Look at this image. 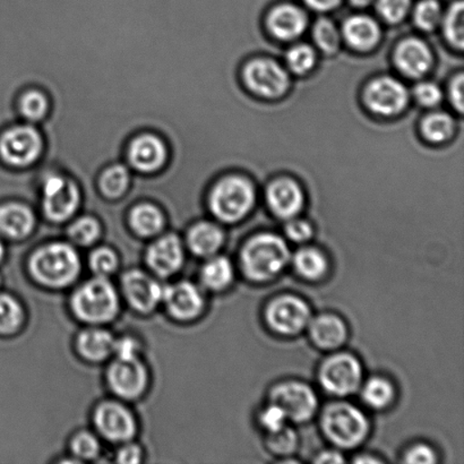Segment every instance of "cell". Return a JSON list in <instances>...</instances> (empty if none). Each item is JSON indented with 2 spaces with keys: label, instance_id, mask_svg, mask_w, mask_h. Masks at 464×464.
Returning a JSON list of instances; mask_svg holds the SVG:
<instances>
[{
  "label": "cell",
  "instance_id": "cell-1",
  "mask_svg": "<svg viewBox=\"0 0 464 464\" xmlns=\"http://www.w3.org/2000/svg\"><path fill=\"white\" fill-rule=\"evenodd\" d=\"M245 276L255 282L270 281L285 270L290 250L281 237L262 234L246 243L240 254Z\"/></svg>",
  "mask_w": 464,
  "mask_h": 464
},
{
  "label": "cell",
  "instance_id": "cell-2",
  "mask_svg": "<svg viewBox=\"0 0 464 464\" xmlns=\"http://www.w3.org/2000/svg\"><path fill=\"white\" fill-rule=\"evenodd\" d=\"M81 261L72 246L54 243L36 250L30 259V271L41 285L63 288L79 276Z\"/></svg>",
  "mask_w": 464,
  "mask_h": 464
},
{
  "label": "cell",
  "instance_id": "cell-3",
  "mask_svg": "<svg viewBox=\"0 0 464 464\" xmlns=\"http://www.w3.org/2000/svg\"><path fill=\"white\" fill-rule=\"evenodd\" d=\"M44 151V135L30 122L0 130V162L11 169L24 170L36 165Z\"/></svg>",
  "mask_w": 464,
  "mask_h": 464
},
{
  "label": "cell",
  "instance_id": "cell-4",
  "mask_svg": "<svg viewBox=\"0 0 464 464\" xmlns=\"http://www.w3.org/2000/svg\"><path fill=\"white\" fill-rule=\"evenodd\" d=\"M322 429L336 447L353 449L366 440L370 421L365 413L353 404L332 403L323 412Z\"/></svg>",
  "mask_w": 464,
  "mask_h": 464
},
{
  "label": "cell",
  "instance_id": "cell-5",
  "mask_svg": "<svg viewBox=\"0 0 464 464\" xmlns=\"http://www.w3.org/2000/svg\"><path fill=\"white\" fill-rule=\"evenodd\" d=\"M255 203L253 186L240 177L222 179L211 190L208 208L218 220L234 224L252 210Z\"/></svg>",
  "mask_w": 464,
  "mask_h": 464
},
{
  "label": "cell",
  "instance_id": "cell-6",
  "mask_svg": "<svg viewBox=\"0 0 464 464\" xmlns=\"http://www.w3.org/2000/svg\"><path fill=\"white\" fill-rule=\"evenodd\" d=\"M118 295L106 277L86 282L72 295V307L81 321L104 323L111 321L118 312Z\"/></svg>",
  "mask_w": 464,
  "mask_h": 464
},
{
  "label": "cell",
  "instance_id": "cell-7",
  "mask_svg": "<svg viewBox=\"0 0 464 464\" xmlns=\"http://www.w3.org/2000/svg\"><path fill=\"white\" fill-rule=\"evenodd\" d=\"M43 211L50 221L71 219L82 202L80 186L74 179L59 172H48L40 181Z\"/></svg>",
  "mask_w": 464,
  "mask_h": 464
},
{
  "label": "cell",
  "instance_id": "cell-8",
  "mask_svg": "<svg viewBox=\"0 0 464 464\" xmlns=\"http://www.w3.org/2000/svg\"><path fill=\"white\" fill-rule=\"evenodd\" d=\"M318 377L327 392L336 397H347L356 392L362 384V363L353 354H334L322 363Z\"/></svg>",
  "mask_w": 464,
  "mask_h": 464
},
{
  "label": "cell",
  "instance_id": "cell-9",
  "mask_svg": "<svg viewBox=\"0 0 464 464\" xmlns=\"http://www.w3.org/2000/svg\"><path fill=\"white\" fill-rule=\"evenodd\" d=\"M271 403L276 404L285 413L286 420L304 422L315 415L318 400L311 386L300 382H285L273 388Z\"/></svg>",
  "mask_w": 464,
  "mask_h": 464
},
{
  "label": "cell",
  "instance_id": "cell-10",
  "mask_svg": "<svg viewBox=\"0 0 464 464\" xmlns=\"http://www.w3.org/2000/svg\"><path fill=\"white\" fill-rule=\"evenodd\" d=\"M168 159L169 151L167 144L156 134H140L127 145L126 160L138 175H156L165 168Z\"/></svg>",
  "mask_w": 464,
  "mask_h": 464
},
{
  "label": "cell",
  "instance_id": "cell-11",
  "mask_svg": "<svg viewBox=\"0 0 464 464\" xmlns=\"http://www.w3.org/2000/svg\"><path fill=\"white\" fill-rule=\"evenodd\" d=\"M266 317L273 331L280 334L294 335L309 324L312 313L304 300L285 295L267 304Z\"/></svg>",
  "mask_w": 464,
  "mask_h": 464
},
{
  "label": "cell",
  "instance_id": "cell-12",
  "mask_svg": "<svg viewBox=\"0 0 464 464\" xmlns=\"http://www.w3.org/2000/svg\"><path fill=\"white\" fill-rule=\"evenodd\" d=\"M245 80L250 90L266 98L280 97L289 86V77L284 68L266 59L250 63L245 70Z\"/></svg>",
  "mask_w": 464,
  "mask_h": 464
},
{
  "label": "cell",
  "instance_id": "cell-13",
  "mask_svg": "<svg viewBox=\"0 0 464 464\" xmlns=\"http://www.w3.org/2000/svg\"><path fill=\"white\" fill-rule=\"evenodd\" d=\"M365 97L367 106L382 116L397 115L406 108L409 100L406 86L391 77H381L372 82Z\"/></svg>",
  "mask_w": 464,
  "mask_h": 464
},
{
  "label": "cell",
  "instance_id": "cell-14",
  "mask_svg": "<svg viewBox=\"0 0 464 464\" xmlns=\"http://www.w3.org/2000/svg\"><path fill=\"white\" fill-rule=\"evenodd\" d=\"M108 381L117 395L124 399H135L147 388V370L138 358H118L109 368Z\"/></svg>",
  "mask_w": 464,
  "mask_h": 464
},
{
  "label": "cell",
  "instance_id": "cell-15",
  "mask_svg": "<svg viewBox=\"0 0 464 464\" xmlns=\"http://www.w3.org/2000/svg\"><path fill=\"white\" fill-rule=\"evenodd\" d=\"M94 421L100 433L113 442H125L136 433L133 415L120 403L102 404L95 411Z\"/></svg>",
  "mask_w": 464,
  "mask_h": 464
},
{
  "label": "cell",
  "instance_id": "cell-16",
  "mask_svg": "<svg viewBox=\"0 0 464 464\" xmlns=\"http://www.w3.org/2000/svg\"><path fill=\"white\" fill-rule=\"evenodd\" d=\"M122 289L131 306L140 312L152 311L162 300L163 286L140 271L127 272L122 277Z\"/></svg>",
  "mask_w": 464,
  "mask_h": 464
},
{
  "label": "cell",
  "instance_id": "cell-17",
  "mask_svg": "<svg viewBox=\"0 0 464 464\" xmlns=\"http://www.w3.org/2000/svg\"><path fill=\"white\" fill-rule=\"evenodd\" d=\"M163 302L172 317L180 321H189L198 317L203 309V297L197 285L189 282H180L175 285L163 286Z\"/></svg>",
  "mask_w": 464,
  "mask_h": 464
},
{
  "label": "cell",
  "instance_id": "cell-18",
  "mask_svg": "<svg viewBox=\"0 0 464 464\" xmlns=\"http://www.w3.org/2000/svg\"><path fill=\"white\" fill-rule=\"evenodd\" d=\"M149 266L159 276H170L179 270L184 261L183 247L179 237L167 235L158 239L148 250Z\"/></svg>",
  "mask_w": 464,
  "mask_h": 464
},
{
  "label": "cell",
  "instance_id": "cell-19",
  "mask_svg": "<svg viewBox=\"0 0 464 464\" xmlns=\"http://www.w3.org/2000/svg\"><path fill=\"white\" fill-rule=\"evenodd\" d=\"M267 203L276 216L282 219H293L302 210V189L290 179L276 180L267 189Z\"/></svg>",
  "mask_w": 464,
  "mask_h": 464
},
{
  "label": "cell",
  "instance_id": "cell-20",
  "mask_svg": "<svg viewBox=\"0 0 464 464\" xmlns=\"http://www.w3.org/2000/svg\"><path fill=\"white\" fill-rule=\"evenodd\" d=\"M34 226V213L25 204L15 201L0 204V235L12 239L25 238Z\"/></svg>",
  "mask_w": 464,
  "mask_h": 464
},
{
  "label": "cell",
  "instance_id": "cell-21",
  "mask_svg": "<svg viewBox=\"0 0 464 464\" xmlns=\"http://www.w3.org/2000/svg\"><path fill=\"white\" fill-rule=\"evenodd\" d=\"M309 334L317 347L334 350L345 343L348 329L343 318L332 314H323L309 322Z\"/></svg>",
  "mask_w": 464,
  "mask_h": 464
},
{
  "label": "cell",
  "instance_id": "cell-22",
  "mask_svg": "<svg viewBox=\"0 0 464 464\" xmlns=\"http://www.w3.org/2000/svg\"><path fill=\"white\" fill-rule=\"evenodd\" d=\"M399 70L411 77H420L430 70L431 54L429 47L418 39L404 40L395 53Z\"/></svg>",
  "mask_w": 464,
  "mask_h": 464
},
{
  "label": "cell",
  "instance_id": "cell-23",
  "mask_svg": "<svg viewBox=\"0 0 464 464\" xmlns=\"http://www.w3.org/2000/svg\"><path fill=\"white\" fill-rule=\"evenodd\" d=\"M307 18L299 8L291 5L276 7L268 16V26L276 38L293 40L306 29Z\"/></svg>",
  "mask_w": 464,
  "mask_h": 464
},
{
  "label": "cell",
  "instance_id": "cell-24",
  "mask_svg": "<svg viewBox=\"0 0 464 464\" xmlns=\"http://www.w3.org/2000/svg\"><path fill=\"white\" fill-rule=\"evenodd\" d=\"M224 232L212 222H198L190 228L188 243L190 250L198 256H212L224 244Z\"/></svg>",
  "mask_w": 464,
  "mask_h": 464
},
{
  "label": "cell",
  "instance_id": "cell-25",
  "mask_svg": "<svg viewBox=\"0 0 464 464\" xmlns=\"http://www.w3.org/2000/svg\"><path fill=\"white\" fill-rule=\"evenodd\" d=\"M343 35L349 44L359 50H367L379 43L381 30L371 17L353 16L344 23Z\"/></svg>",
  "mask_w": 464,
  "mask_h": 464
},
{
  "label": "cell",
  "instance_id": "cell-26",
  "mask_svg": "<svg viewBox=\"0 0 464 464\" xmlns=\"http://www.w3.org/2000/svg\"><path fill=\"white\" fill-rule=\"evenodd\" d=\"M100 193L108 199H118L129 192L131 184V174L124 163H112L98 176Z\"/></svg>",
  "mask_w": 464,
  "mask_h": 464
},
{
  "label": "cell",
  "instance_id": "cell-27",
  "mask_svg": "<svg viewBox=\"0 0 464 464\" xmlns=\"http://www.w3.org/2000/svg\"><path fill=\"white\" fill-rule=\"evenodd\" d=\"M115 339L108 331L86 330L77 339V348L82 356L89 361L99 362L106 359L115 349Z\"/></svg>",
  "mask_w": 464,
  "mask_h": 464
},
{
  "label": "cell",
  "instance_id": "cell-28",
  "mask_svg": "<svg viewBox=\"0 0 464 464\" xmlns=\"http://www.w3.org/2000/svg\"><path fill=\"white\" fill-rule=\"evenodd\" d=\"M129 221L136 234L142 237L156 236L165 226V216L152 203H140L131 208Z\"/></svg>",
  "mask_w": 464,
  "mask_h": 464
},
{
  "label": "cell",
  "instance_id": "cell-29",
  "mask_svg": "<svg viewBox=\"0 0 464 464\" xmlns=\"http://www.w3.org/2000/svg\"><path fill=\"white\" fill-rule=\"evenodd\" d=\"M17 115L30 124L47 120L50 111V100L43 90L30 89L20 94L16 100Z\"/></svg>",
  "mask_w": 464,
  "mask_h": 464
},
{
  "label": "cell",
  "instance_id": "cell-30",
  "mask_svg": "<svg viewBox=\"0 0 464 464\" xmlns=\"http://www.w3.org/2000/svg\"><path fill=\"white\" fill-rule=\"evenodd\" d=\"M294 266L299 275L307 280L321 279L329 268L325 255L312 247L299 249L295 254Z\"/></svg>",
  "mask_w": 464,
  "mask_h": 464
},
{
  "label": "cell",
  "instance_id": "cell-31",
  "mask_svg": "<svg viewBox=\"0 0 464 464\" xmlns=\"http://www.w3.org/2000/svg\"><path fill=\"white\" fill-rule=\"evenodd\" d=\"M234 266L228 258L217 256L210 259L202 270L203 284L208 289L220 291L227 288L234 279Z\"/></svg>",
  "mask_w": 464,
  "mask_h": 464
},
{
  "label": "cell",
  "instance_id": "cell-32",
  "mask_svg": "<svg viewBox=\"0 0 464 464\" xmlns=\"http://www.w3.org/2000/svg\"><path fill=\"white\" fill-rule=\"evenodd\" d=\"M362 397L368 406L374 409H384L393 401L394 388L388 380L372 377L363 386Z\"/></svg>",
  "mask_w": 464,
  "mask_h": 464
},
{
  "label": "cell",
  "instance_id": "cell-33",
  "mask_svg": "<svg viewBox=\"0 0 464 464\" xmlns=\"http://www.w3.org/2000/svg\"><path fill=\"white\" fill-rule=\"evenodd\" d=\"M453 130L454 122L447 113H431L422 121V133L434 143L444 142L453 134Z\"/></svg>",
  "mask_w": 464,
  "mask_h": 464
},
{
  "label": "cell",
  "instance_id": "cell-34",
  "mask_svg": "<svg viewBox=\"0 0 464 464\" xmlns=\"http://www.w3.org/2000/svg\"><path fill=\"white\" fill-rule=\"evenodd\" d=\"M22 320L23 311L17 300L0 294V334H13L20 327Z\"/></svg>",
  "mask_w": 464,
  "mask_h": 464
},
{
  "label": "cell",
  "instance_id": "cell-35",
  "mask_svg": "<svg viewBox=\"0 0 464 464\" xmlns=\"http://www.w3.org/2000/svg\"><path fill=\"white\" fill-rule=\"evenodd\" d=\"M444 31L454 47L463 48L464 44V6L463 2L453 4L444 20Z\"/></svg>",
  "mask_w": 464,
  "mask_h": 464
},
{
  "label": "cell",
  "instance_id": "cell-36",
  "mask_svg": "<svg viewBox=\"0 0 464 464\" xmlns=\"http://www.w3.org/2000/svg\"><path fill=\"white\" fill-rule=\"evenodd\" d=\"M100 234H102V226L95 218L89 216L79 218L68 228V235L79 245L93 244Z\"/></svg>",
  "mask_w": 464,
  "mask_h": 464
},
{
  "label": "cell",
  "instance_id": "cell-37",
  "mask_svg": "<svg viewBox=\"0 0 464 464\" xmlns=\"http://www.w3.org/2000/svg\"><path fill=\"white\" fill-rule=\"evenodd\" d=\"M314 39L323 52L334 53L339 49L340 34L335 25L329 20L318 21L314 26Z\"/></svg>",
  "mask_w": 464,
  "mask_h": 464
},
{
  "label": "cell",
  "instance_id": "cell-38",
  "mask_svg": "<svg viewBox=\"0 0 464 464\" xmlns=\"http://www.w3.org/2000/svg\"><path fill=\"white\" fill-rule=\"evenodd\" d=\"M413 17L421 30L431 31L442 21V8L436 0H422L417 5Z\"/></svg>",
  "mask_w": 464,
  "mask_h": 464
},
{
  "label": "cell",
  "instance_id": "cell-39",
  "mask_svg": "<svg viewBox=\"0 0 464 464\" xmlns=\"http://www.w3.org/2000/svg\"><path fill=\"white\" fill-rule=\"evenodd\" d=\"M315 61V53L306 44L295 45L286 54V62H288L290 70L295 74H304L311 71Z\"/></svg>",
  "mask_w": 464,
  "mask_h": 464
},
{
  "label": "cell",
  "instance_id": "cell-40",
  "mask_svg": "<svg viewBox=\"0 0 464 464\" xmlns=\"http://www.w3.org/2000/svg\"><path fill=\"white\" fill-rule=\"evenodd\" d=\"M297 444V435L286 426L280 430L275 431V433H270L267 439L268 449L273 453L279 454V456H289V454L295 452Z\"/></svg>",
  "mask_w": 464,
  "mask_h": 464
},
{
  "label": "cell",
  "instance_id": "cell-41",
  "mask_svg": "<svg viewBox=\"0 0 464 464\" xmlns=\"http://www.w3.org/2000/svg\"><path fill=\"white\" fill-rule=\"evenodd\" d=\"M90 266L99 276H106L116 270L118 258L111 249L99 248L91 255Z\"/></svg>",
  "mask_w": 464,
  "mask_h": 464
},
{
  "label": "cell",
  "instance_id": "cell-42",
  "mask_svg": "<svg viewBox=\"0 0 464 464\" xmlns=\"http://www.w3.org/2000/svg\"><path fill=\"white\" fill-rule=\"evenodd\" d=\"M411 0H380L379 12L390 23H398L406 17Z\"/></svg>",
  "mask_w": 464,
  "mask_h": 464
},
{
  "label": "cell",
  "instance_id": "cell-43",
  "mask_svg": "<svg viewBox=\"0 0 464 464\" xmlns=\"http://www.w3.org/2000/svg\"><path fill=\"white\" fill-rule=\"evenodd\" d=\"M72 449L76 457L89 460V459L98 457L100 444L99 440L92 434L81 433L72 440Z\"/></svg>",
  "mask_w": 464,
  "mask_h": 464
},
{
  "label": "cell",
  "instance_id": "cell-44",
  "mask_svg": "<svg viewBox=\"0 0 464 464\" xmlns=\"http://www.w3.org/2000/svg\"><path fill=\"white\" fill-rule=\"evenodd\" d=\"M259 420H261V424L268 433H275V431L284 429L286 416L280 407H277L275 403H271L270 406L264 409Z\"/></svg>",
  "mask_w": 464,
  "mask_h": 464
},
{
  "label": "cell",
  "instance_id": "cell-45",
  "mask_svg": "<svg viewBox=\"0 0 464 464\" xmlns=\"http://www.w3.org/2000/svg\"><path fill=\"white\" fill-rule=\"evenodd\" d=\"M415 97L422 106L434 107L442 100V91L438 85L425 82L415 89Z\"/></svg>",
  "mask_w": 464,
  "mask_h": 464
},
{
  "label": "cell",
  "instance_id": "cell-46",
  "mask_svg": "<svg viewBox=\"0 0 464 464\" xmlns=\"http://www.w3.org/2000/svg\"><path fill=\"white\" fill-rule=\"evenodd\" d=\"M285 234L295 243H304L312 238L313 228L309 222L293 218L285 226Z\"/></svg>",
  "mask_w": 464,
  "mask_h": 464
},
{
  "label": "cell",
  "instance_id": "cell-47",
  "mask_svg": "<svg viewBox=\"0 0 464 464\" xmlns=\"http://www.w3.org/2000/svg\"><path fill=\"white\" fill-rule=\"evenodd\" d=\"M404 461L411 464H433L436 462V454L429 445H416L409 450Z\"/></svg>",
  "mask_w": 464,
  "mask_h": 464
},
{
  "label": "cell",
  "instance_id": "cell-48",
  "mask_svg": "<svg viewBox=\"0 0 464 464\" xmlns=\"http://www.w3.org/2000/svg\"><path fill=\"white\" fill-rule=\"evenodd\" d=\"M450 97H451L453 106L458 109V111L462 112L464 104V80L462 74L456 77L452 82Z\"/></svg>",
  "mask_w": 464,
  "mask_h": 464
},
{
  "label": "cell",
  "instance_id": "cell-49",
  "mask_svg": "<svg viewBox=\"0 0 464 464\" xmlns=\"http://www.w3.org/2000/svg\"><path fill=\"white\" fill-rule=\"evenodd\" d=\"M113 352H116L118 358L121 359L136 358L138 344H136L134 340L129 338L121 339V341H116Z\"/></svg>",
  "mask_w": 464,
  "mask_h": 464
},
{
  "label": "cell",
  "instance_id": "cell-50",
  "mask_svg": "<svg viewBox=\"0 0 464 464\" xmlns=\"http://www.w3.org/2000/svg\"><path fill=\"white\" fill-rule=\"evenodd\" d=\"M140 460V450L136 445H127L117 454V461L120 463L134 464Z\"/></svg>",
  "mask_w": 464,
  "mask_h": 464
},
{
  "label": "cell",
  "instance_id": "cell-51",
  "mask_svg": "<svg viewBox=\"0 0 464 464\" xmlns=\"http://www.w3.org/2000/svg\"><path fill=\"white\" fill-rule=\"evenodd\" d=\"M304 2L315 11L326 12L338 6L341 0H304Z\"/></svg>",
  "mask_w": 464,
  "mask_h": 464
},
{
  "label": "cell",
  "instance_id": "cell-52",
  "mask_svg": "<svg viewBox=\"0 0 464 464\" xmlns=\"http://www.w3.org/2000/svg\"><path fill=\"white\" fill-rule=\"evenodd\" d=\"M315 462L317 463H343L344 459L339 452L325 451L317 457Z\"/></svg>",
  "mask_w": 464,
  "mask_h": 464
},
{
  "label": "cell",
  "instance_id": "cell-53",
  "mask_svg": "<svg viewBox=\"0 0 464 464\" xmlns=\"http://www.w3.org/2000/svg\"><path fill=\"white\" fill-rule=\"evenodd\" d=\"M354 6L363 7L372 3V0H352Z\"/></svg>",
  "mask_w": 464,
  "mask_h": 464
},
{
  "label": "cell",
  "instance_id": "cell-54",
  "mask_svg": "<svg viewBox=\"0 0 464 464\" xmlns=\"http://www.w3.org/2000/svg\"><path fill=\"white\" fill-rule=\"evenodd\" d=\"M354 462H362V463H365V462H379V460H376V459L374 458H362V459H357V460H354Z\"/></svg>",
  "mask_w": 464,
  "mask_h": 464
},
{
  "label": "cell",
  "instance_id": "cell-55",
  "mask_svg": "<svg viewBox=\"0 0 464 464\" xmlns=\"http://www.w3.org/2000/svg\"><path fill=\"white\" fill-rule=\"evenodd\" d=\"M4 257V246L2 244V241H0V261H2Z\"/></svg>",
  "mask_w": 464,
  "mask_h": 464
}]
</instances>
